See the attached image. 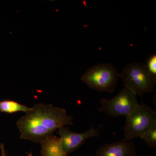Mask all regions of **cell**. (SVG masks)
I'll return each mask as SVG.
<instances>
[{"instance_id": "8", "label": "cell", "mask_w": 156, "mask_h": 156, "mask_svg": "<svg viewBox=\"0 0 156 156\" xmlns=\"http://www.w3.org/2000/svg\"><path fill=\"white\" fill-rule=\"evenodd\" d=\"M136 153L134 143L124 139L101 146L95 156H135Z\"/></svg>"}, {"instance_id": "1", "label": "cell", "mask_w": 156, "mask_h": 156, "mask_svg": "<svg viewBox=\"0 0 156 156\" xmlns=\"http://www.w3.org/2000/svg\"><path fill=\"white\" fill-rule=\"evenodd\" d=\"M119 77L125 86L136 95L141 97L146 93L154 91L156 77L151 74L146 65L141 62H133L127 65Z\"/></svg>"}, {"instance_id": "12", "label": "cell", "mask_w": 156, "mask_h": 156, "mask_svg": "<svg viewBox=\"0 0 156 156\" xmlns=\"http://www.w3.org/2000/svg\"><path fill=\"white\" fill-rule=\"evenodd\" d=\"M147 68L152 75L156 77V55L154 54L148 58L147 65Z\"/></svg>"}, {"instance_id": "7", "label": "cell", "mask_w": 156, "mask_h": 156, "mask_svg": "<svg viewBox=\"0 0 156 156\" xmlns=\"http://www.w3.org/2000/svg\"><path fill=\"white\" fill-rule=\"evenodd\" d=\"M101 127L95 129L94 126H92L90 129L81 133L73 132L68 127H61L58 129V134L63 149L69 154L79 148L87 140L94 136L100 137L98 130Z\"/></svg>"}, {"instance_id": "2", "label": "cell", "mask_w": 156, "mask_h": 156, "mask_svg": "<svg viewBox=\"0 0 156 156\" xmlns=\"http://www.w3.org/2000/svg\"><path fill=\"white\" fill-rule=\"evenodd\" d=\"M119 74L113 65L108 63L98 64L88 69L81 80L90 89L112 93L114 91Z\"/></svg>"}, {"instance_id": "4", "label": "cell", "mask_w": 156, "mask_h": 156, "mask_svg": "<svg viewBox=\"0 0 156 156\" xmlns=\"http://www.w3.org/2000/svg\"><path fill=\"white\" fill-rule=\"evenodd\" d=\"M98 111L104 112L112 117L127 116L140 105L137 95L125 86L115 97L110 99L103 98Z\"/></svg>"}, {"instance_id": "5", "label": "cell", "mask_w": 156, "mask_h": 156, "mask_svg": "<svg viewBox=\"0 0 156 156\" xmlns=\"http://www.w3.org/2000/svg\"><path fill=\"white\" fill-rule=\"evenodd\" d=\"M32 110L41 125L53 133L63 126H73V117L68 115L65 109L40 103L34 105Z\"/></svg>"}, {"instance_id": "14", "label": "cell", "mask_w": 156, "mask_h": 156, "mask_svg": "<svg viewBox=\"0 0 156 156\" xmlns=\"http://www.w3.org/2000/svg\"><path fill=\"white\" fill-rule=\"evenodd\" d=\"M27 156H32V154L31 152L30 153V154L27 153Z\"/></svg>"}, {"instance_id": "9", "label": "cell", "mask_w": 156, "mask_h": 156, "mask_svg": "<svg viewBox=\"0 0 156 156\" xmlns=\"http://www.w3.org/2000/svg\"><path fill=\"white\" fill-rule=\"evenodd\" d=\"M41 156H68L62 145L61 140L53 134L46 137L41 142Z\"/></svg>"}, {"instance_id": "6", "label": "cell", "mask_w": 156, "mask_h": 156, "mask_svg": "<svg viewBox=\"0 0 156 156\" xmlns=\"http://www.w3.org/2000/svg\"><path fill=\"white\" fill-rule=\"evenodd\" d=\"M17 126L20 132L21 139L40 143L53 133L44 128L39 122L35 114L31 110L17 121Z\"/></svg>"}, {"instance_id": "11", "label": "cell", "mask_w": 156, "mask_h": 156, "mask_svg": "<svg viewBox=\"0 0 156 156\" xmlns=\"http://www.w3.org/2000/svg\"><path fill=\"white\" fill-rule=\"evenodd\" d=\"M149 147H156V126L141 134L140 137Z\"/></svg>"}, {"instance_id": "3", "label": "cell", "mask_w": 156, "mask_h": 156, "mask_svg": "<svg viewBox=\"0 0 156 156\" xmlns=\"http://www.w3.org/2000/svg\"><path fill=\"white\" fill-rule=\"evenodd\" d=\"M155 126H156L155 111L142 103L126 116L124 127L125 139L130 141L139 137Z\"/></svg>"}, {"instance_id": "13", "label": "cell", "mask_w": 156, "mask_h": 156, "mask_svg": "<svg viewBox=\"0 0 156 156\" xmlns=\"http://www.w3.org/2000/svg\"><path fill=\"white\" fill-rule=\"evenodd\" d=\"M1 151H2V156H6L5 151V146H4L3 144H1Z\"/></svg>"}, {"instance_id": "10", "label": "cell", "mask_w": 156, "mask_h": 156, "mask_svg": "<svg viewBox=\"0 0 156 156\" xmlns=\"http://www.w3.org/2000/svg\"><path fill=\"white\" fill-rule=\"evenodd\" d=\"M32 108L28 107L13 100H4L0 101V112L12 114L19 112L27 113Z\"/></svg>"}]
</instances>
